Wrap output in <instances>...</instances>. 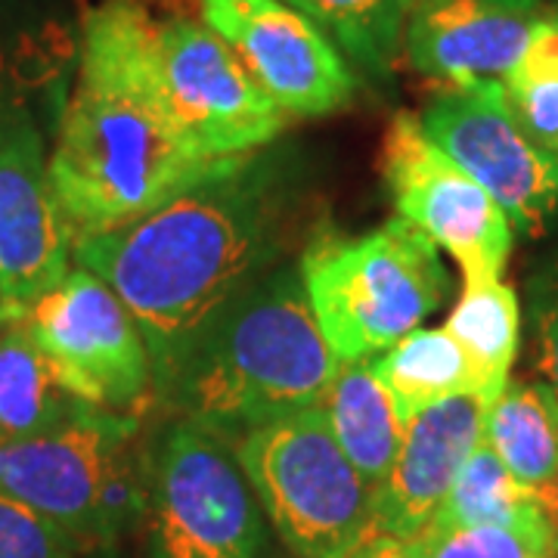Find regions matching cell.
Masks as SVG:
<instances>
[{"mask_svg": "<svg viewBox=\"0 0 558 558\" xmlns=\"http://www.w3.org/2000/svg\"><path fill=\"white\" fill-rule=\"evenodd\" d=\"M336 369L299 270H267L202 332L165 398L236 447L252 428L317 407Z\"/></svg>", "mask_w": 558, "mask_h": 558, "instance_id": "obj_3", "label": "cell"}, {"mask_svg": "<svg viewBox=\"0 0 558 558\" xmlns=\"http://www.w3.org/2000/svg\"><path fill=\"white\" fill-rule=\"evenodd\" d=\"M418 124L499 202L512 230L546 236L558 227V156L543 153L521 131L499 81L444 87Z\"/></svg>", "mask_w": 558, "mask_h": 558, "instance_id": "obj_10", "label": "cell"}, {"mask_svg": "<svg viewBox=\"0 0 558 558\" xmlns=\"http://www.w3.org/2000/svg\"><path fill=\"white\" fill-rule=\"evenodd\" d=\"M484 416L487 400L457 395L403 425L398 457L373 490V534L410 539L435 519L459 469L481 444Z\"/></svg>", "mask_w": 558, "mask_h": 558, "instance_id": "obj_15", "label": "cell"}, {"mask_svg": "<svg viewBox=\"0 0 558 558\" xmlns=\"http://www.w3.org/2000/svg\"><path fill=\"white\" fill-rule=\"evenodd\" d=\"M546 22H549V25H553V28L558 32V3L553 7V10H549V13H546Z\"/></svg>", "mask_w": 558, "mask_h": 558, "instance_id": "obj_29", "label": "cell"}, {"mask_svg": "<svg viewBox=\"0 0 558 558\" xmlns=\"http://www.w3.org/2000/svg\"><path fill=\"white\" fill-rule=\"evenodd\" d=\"M527 314L534 329V366L558 398V245H553L527 277Z\"/></svg>", "mask_w": 558, "mask_h": 558, "instance_id": "obj_26", "label": "cell"}, {"mask_svg": "<svg viewBox=\"0 0 558 558\" xmlns=\"http://www.w3.org/2000/svg\"><path fill=\"white\" fill-rule=\"evenodd\" d=\"M418 558H556L558 543L539 502L506 524L435 527L425 524L407 539Z\"/></svg>", "mask_w": 558, "mask_h": 558, "instance_id": "obj_23", "label": "cell"}, {"mask_svg": "<svg viewBox=\"0 0 558 558\" xmlns=\"http://www.w3.org/2000/svg\"><path fill=\"white\" fill-rule=\"evenodd\" d=\"M537 502L539 509H543V515H546V521H549V527H553V534H556L558 543V469L556 475L537 490Z\"/></svg>", "mask_w": 558, "mask_h": 558, "instance_id": "obj_28", "label": "cell"}, {"mask_svg": "<svg viewBox=\"0 0 558 558\" xmlns=\"http://www.w3.org/2000/svg\"><path fill=\"white\" fill-rule=\"evenodd\" d=\"M0 319H3V311H0Z\"/></svg>", "mask_w": 558, "mask_h": 558, "instance_id": "obj_30", "label": "cell"}, {"mask_svg": "<svg viewBox=\"0 0 558 558\" xmlns=\"http://www.w3.org/2000/svg\"><path fill=\"white\" fill-rule=\"evenodd\" d=\"M556 558H558V556H556Z\"/></svg>", "mask_w": 558, "mask_h": 558, "instance_id": "obj_31", "label": "cell"}, {"mask_svg": "<svg viewBox=\"0 0 558 558\" xmlns=\"http://www.w3.org/2000/svg\"><path fill=\"white\" fill-rule=\"evenodd\" d=\"M381 168L398 218L457 260L465 282L499 279L515 242L512 223L478 180L428 140L416 116H395Z\"/></svg>", "mask_w": 558, "mask_h": 558, "instance_id": "obj_9", "label": "cell"}, {"mask_svg": "<svg viewBox=\"0 0 558 558\" xmlns=\"http://www.w3.org/2000/svg\"><path fill=\"white\" fill-rule=\"evenodd\" d=\"M233 450L292 556L348 558L373 534V487L341 453L319 403L252 428Z\"/></svg>", "mask_w": 558, "mask_h": 558, "instance_id": "obj_6", "label": "cell"}, {"mask_svg": "<svg viewBox=\"0 0 558 558\" xmlns=\"http://www.w3.org/2000/svg\"><path fill=\"white\" fill-rule=\"evenodd\" d=\"M369 366L388 388L403 425L440 400L457 395L481 398L478 373L447 329H413L398 344L369 360Z\"/></svg>", "mask_w": 558, "mask_h": 558, "instance_id": "obj_17", "label": "cell"}, {"mask_svg": "<svg viewBox=\"0 0 558 558\" xmlns=\"http://www.w3.org/2000/svg\"><path fill=\"white\" fill-rule=\"evenodd\" d=\"M469 354L481 381V398L494 403L509 385L521 341L519 295L502 279L465 282L462 299L444 326Z\"/></svg>", "mask_w": 558, "mask_h": 558, "instance_id": "obj_21", "label": "cell"}, {"mask_svg": "<svg viewBox=\"0 0 558 558\" xmlns=\"http://www.w3.org/2000/svg\"><path fill=\"white\" fill-rule=\"evenodd\" d=\"M20 323L62 385L90 407L137 413L156 388L137 319L100 277L81 267L35 301Z\"/></svg>", "mask_w": 558, "mask_h": 558, "instance_id": "obj_8", "label": "cell"}, {"mask_svg": "<svg viewBox=\"0 0 558 558\" xmlns=\"http://www.w3.org/2000/svg\"><path fill=\"white\" fill-rule=\"evenodd\" d=\"M481 440L537 494L558 469V398L546 381H509L487 407Z\"/></svg>", "mask_w": 558, "mask_h": 558, "instance_id": "obj_18", "label": "cell"}, {"mask_svg": "<svg viewBox=\"0 0 558 558\" xmlns=\"http://www.w3.org/2000/svg\"><path fill=\"white\" fill-rule=\"evenodd\" d=\"M87 546L0 487V558H84Z\"/></svg>", "mask_w": 558, "mask_h": 558, "instance_id": "obj_25", "label": "cell"}, {"mask_svg": "<svg viewBox=\"0 0 558 558\" xmlns=\"http://www.w3.org/2000/svg\"><path fill=\"white\" fill-rule=\"evenodd\" d=\"M319 410L341 453L357 469L360 478L376 490L398 457L403 422L369 360H339Z\"/></svg>", "mask_w": 558, "mask_h": 558, "instance_id": "obj_16", "label": "cell"}, {"mask_svg": "<svg viewBox=\"0 0 558 558\" xmlns=\"http://www.w3.org/2000/svg\"><path fill=\"white\" fill-rule=\"evenodd\" d=\"M35 116L0 94V311L20 323L72 270V230L50 186Z\"/></svg>", "mask_w": 558, "mask_h": 558, "instance_id": "obj_12", "label": "cell"}, {"mask_svg": "<svg viewBox=\"0 0 558 558\" xmlns=\"http://www.w3.org/2000/svg\"><path fill=\"white\" fill-rule=\"evenodd\" d=\"M156 57L171 112L202 156L242 159L282 134L286 112L202 20H156Z\"/></svg>", "mask_w": 558, "mask_h": 558, "instance_id": "obj_11", "label": "cell"}, {"mask_svg": "<svg viewBox=\"0 0 558 558\" xmlns=\"http://www.w3.org/2000/svg\"><path fill=\"white\" fill-rule=\"evenodd\" d=\"M78 400L47 363L22 323L0 336V444L50 432L78 410Z\"/></svg>", "mask_w": 558, "mask_h": 558, "instance_id": "obj_19", "label": "cell"}, {"mask_svg": "<svg viewBox=\"0 0 558 558\" xmlns=\"http://www.w3.org/2000/svg\"><path fill=\"white\" fill-rule=\"evenodd\" d=\"M233 161L202 156L174 119L156 16L140 0H100L84 16L78 75L47 161L72 242L143 218Z\"/></svg>", "mask_w": 558, "mask_h": 558, "instance_id": "obj_2", "label": "cell"}, {"mask_svg": "<svg viewBox=\"0 0 558 558\" xmlns=\"http://www.w3.org/2000/svg\"><path fill=\"white\" fill-rule=\"evenodd\" d=\"M348 558H418L416 549L400 537L388 534H369Z\"/></svg>", "mask_w": 558, "mask_h": 558, "instance_id": "obj_27", "label": "cell"}, {"mask_svg": "<svg viewBox=\"0 0 558 558\" xmlns=\"http://www.w3.org/2000/svg\"><path fill=\"white\" fill-rule=\"evenodd\" d=\"M153 558H264L260 502L230 447L196 422L171 425L149 459Z\"/></svg>", "mask_w": 558, "mask_h": 558, "instance_id": "obj_7", "label": "cell"}, {"mask_svg": "<svg viewBox=\"0 0 558 558\" xmlns=\"http://www.w3.org/2000/svg\"><path fill=\"white\" fill-rule=\"evenodd\" d=\"M304 13L351 62L354 72L388 81L416 0H282Z\"/></svg>", "mask_w": 558, "mask_h": 558, "instance_id": "obj_20", "label": "cell"}, {"mask_svg": "<svg viewBox=\"0 0 558 558\" xmlns=\"http://www.w3.org/2000/svg\"><path fill=\"white\" fill-rule=\"evenodd\" d=\"M282 205L277 174L252 153L143 218L72 242L75 267L137 319L159 395L202 332L277 260Z\"/></svg>", "mask_w": 558, "mask_h": 558, "instance_id": "obj_1", "label": "cell"}, {"mask_svg": "<svg viewBox=\"0 0 558 558\" xmlns=\"http://www.w3.org/2000/svg\"><path fill=\"white\" fill-rule=\"evenodd\" d=\"M539 22V0H416L403 28V53L444 87L502 81Z\"/></svg>", "mask_w": 558, "mask_h": 558, "instance_id": "obj_14", "label": "cell"}, {"mask_svg": "<svg viewBox=\"0 0 558 558\" xmlns=\"http://www.w3.org/2000/svg\"><path fill=\"white\" fill-rule=\"evenodd\" d=\"M299 274L341 363L388 351L450 292L438 245L400 218L351 240H317L301 255Z\"/></svg>", "mask_w": 558, "mask_h": 558, "instance_id": "obj_4", "label": "cell"}, {"mask_svg": "<svg viewBox=\"0 0 558 558\" xmlns=\"http://www.w3.org/2000/svg\"><path fill=\"white\" fill-rule=\"evenodd\" d=\"M537 506V494L524 487L499 457L481 440L459 469L450 494L444 497L435 527H478V524H506Z\"/></svg>", "mask_w": 558, "mask_h": 558, "instance_id": "obj_22", "label": "cell"}, {"mask_svg": "<svg viewBox=\"0 0 558 558\" xmlns=\"http://www.w3.org/2000/svg\"><path fill=\"white\" fill-rule=\"evenodd\" d=\"M202 22L286 116H329L357 94L344 53L282 0H202Z\"/></svg>", "mask_w": 558, "mask_h": 558, "instance_id": "obj_13", "label": "cell"}, {"mask_svg": "<svg viewBox=\"0 0 558 558\" xmlns=\"http://www.w3.org/2000/svg\"><path fill=\"white\" fill-rule=\"evenodd\" d=\"M499 84L521 131L543 153L558 156V32L546 16L521 60Z\"/></svg>", "mask_w": 558, "mask_h": 558, "instance_id": "obj_24", "label": "cell"}, {"mask_svg": "<svg viewBox=\"0 0 558 558\" xmlns=\"http://www.w3.org/2000/svg\"><path fill=\"white\" fill-rule=\"evenodd\" d=\"M146 484L137 413L84 407L50 432L0 444V487L87 549L116 543L146 515Z\"/></svg>", "mask_w": 558, "mask_h": 558, "instance_id": "obj_5", "label": "cell"}]
</instances>
